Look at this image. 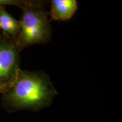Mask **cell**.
Instances as JSON below:
<instances>
[{
  "instance_id": "obj_1",
  "label": "cell",
  "mask_w": 122,
  "mask_h": 122,
  "mask_svg": "<svg viewBox=\"0 0 122 122\" xmlns=\"http://www.w3.org/2000/svg\"><path fill=\"white\" fill-rule=\"evenodd\" d=\"M56 93V88L45 72L20 69L14 84L4 93V100L17 109L37 108L48 103Z\"/></svg>"
},
{
  "instance_id": "obj_2",
  "label": "cell",
  "mask_w": 122,
  "mask_h": 122,
  "mask_svg": "<svg viewBox=\"0 0 122 122\" xmlns=\"http://www.w3.org/2000/svg\"><path fill=\"white\" fill-rule=\"evenodd\" d=\"M22 10L20 30L15 40L19 52L28 46L46 43L51 37L50 22L44 7L28 6Z\"/></svg>"
},
{
  "instance_id": "obj_3",
  "label": "cell",
  "mask_w": 122,
  "mask_h": 122,
  "mask_svg": "<svg viewBox=\"0 0 122 122\" xmlns=\"http://www.w3.org/2000/svg\"><path fill=\"white\" fill-rule=\"evenodd\" d=\"M19 53L14 40L0 36V86L6 92L14 84L20 69Z\"/></svg>"
},
{
  "instance_id": "obj_4",
  "label": "cell",
  "mask_w": 122,
  "mask_h": 122,
  "mask_svg": "<svg viewBox=\"0 0 122 122\" xmlns=\"http://www.w3.org/2000/svg\"><path fill=\"white\" fill-rule=\"evenodd\" d=\"M78 9L75 0H53L50 15L54 20L66 21L72 17Z\"/></svg>"
},
{
  "instance_id": "obj_5",
  "label": "cell",
  "mask_w": 122,
  "mask_h": 122,
  "mask_svg": "<svg viewBox=\"0 0 122 122\" xmlns=\"http://www.w3.org/2000/svg\"><path fill=\"white\" fill-rule=\"evenodd\" d=\"M0 28L2 29L4 36L15 41L20 30L19 21L13 18L4 7H0Z\"/></svg>"
},
{
  "instance_id": "obj_6",
  "label": "cell",
  "mask_w": 122,
  "mask_h": 122,
  "mask_svg": "<svg viewBox=\"0 0 122 122\" xmlns=\"http://www.w3.org/2000/svg\"><path fill=\"white\" fill-rule=\"evenodd\" d=\"M46 2L43 1H23V0H0V7L15 6L20 8L25 7H44Z\"/></svg>"
},
{
  "instance_id": "obj_7",
  "label": "cell",
  "mask_w": 122,
  "mask_h": 122,
  "mask_svg": "<svg viewBox=\"0 0 122 122\" xmlns=\"http://www.w3.org/2000/svg\"><path fill=\"white\" fill-rule=\"evenodd\" d=\"M6 92V91L5 89H4V88H2V87H1V86H0V93H5Z\"/></svg>"
},
{
  "instance_id": "obj_8",
  "label": "cell",
  "mask_w": 122,
  "mask_h": 122,
  "mask_svg": "<svg viewBox=\"0 0 122 122\" xmlns=\"http://www.w3.org/2000/svg\"></svg>"
}]
</instances>
